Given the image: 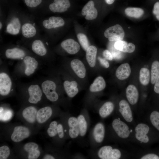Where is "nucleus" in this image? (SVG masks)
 Returning a JSON list of instances; mask_svg holds the SVG:
<instances>
[{
	"label": "nucleus",
	"mask_w": 159,
	"mask_h": 159,
	"mask_svg": "<svg viewBox=\"0 0 159 159\" xmlns=\"http://www.w3.org/2000/svg\"><path fill=\"white\" fill-rule=\"evenodd\" d=\"M4 32L17 35L21 33V25L27 13L18 5L17 0H8Z\"/></svg>",
	"instance_id": "1"
},
{
	"label": "nucleus",
	"mask_w": 159,
	"mask_h": 159,
	"mask_svg": "<svg viewBox=\"0 0 159 159\" xmlns=\"http://www.w3.org/2000/svg\"><path fill=\"white\" fill-rule=\"evenodd\" d=\"M111 129L113 138L117 142L122 144L133 142V127L119 116L115 117L112 120Z\"/></svg>",
	"instance_id": "2"
},
{
	"label": "nucleus",
	"mask_w": 159,
	"mask_h": 159,
	"mask_svg": "<svg viewBox=\"0 0 159 159\" xmlns=\"http://www.w3.org/2000/svg\"><path fill=\"white\" fill-rule=\"evenodd\" d=\"M133 128V142L142 148H147L152 141L151 129L150 125L144 121L136 122Z\"/></svg>",
	"instance_id": "3"
},
{
	"label": "nucleus",
	"mask_w": 159,
	"mask_h": 159,
	"mask_svg": "<svg viewBox=\"0 0 159 159\" xmlns=\"http://www.w3.org/2000/svg\"><path fill=\"white\" fill-rule=\"evenodd\" d=\"M41 32L36 22L35 16L27 13L21 28L20 33L22 39L26 42H29L41 34Z\"/></svg>",
	"instance_id": "4"
},
{
	"label": "nucleus",
	"mask_w": 159,
	"mask_h": 159,
	"mask_svg": "<svg viewBox=\"0 0 159 159\" xmlns=\"http://www.w3.org/2000/svg\"><path fill=\"white\" fill-rule=\"evenodd\" d=\"M97 155L101 159H128L132 157L133 155L132 152L111 145L101 147L98 150Z\"/></svg>",
	"instance_id": "5"
},
{
	"label": "nucleus",
	"mask_w": 159,
	"mask_h": 159,
	"mask_svg": "<svg viewBox=\"0 0 159 159\" xmlns=\"http://www.w3.org/2000/svg\"><path fill=\"white\" fill-rule=\"evenodd\" d=\"M117 113L118 116L129 125L133 127L136 123L134 112L131 105L126 100L122 99L118 104Z\"/></svg>",
	"instance_id": "6"
},
{
	"label": "nucleus",
	"mask_w": 159,
	"mask_h": 159,
	"mask_svg": "<svg viewBox=\"0 0 159 159\" xmlns=\"http://www.w3.org/2000/svg\"><path fill=\"white\" fill-rule=\"evenodd\" d=\"M49 42L47 38L41 34L29 42L30 43L31 49L34 53L39 56L44 57L48 52L47 46Z\"/></svg>",
	"instance_id": "7"
},
{
	"label": "nucleus",
	"mask_w": 159,
	"mask_h": 159,
	"mask_svg": "<svg viewBox=\"0 0 159 159\" xmlns=\"http://www.w3.org/2000/svg\"><path fill=\"white\" fill-rule=\"evenodd\" d=\"M104 35L110 41H117L122 40L125 32L122 27L117 24L108 28L105 31Z\"/></svg>",
	"instance_id": "8"
},
{
	"label": "nucleus",
	"mask_w": 159,
	"mask_h": 159,
	"mask_svg": "<svg viewBox=\"0 0 159 159\" xmlns=\"http://www.w3.org/2000/svg\"><path fill=\"white\" fill-rule=\"evenodd\" d=\"M42 88L48 99L52 102L57 100L58 95L56 91V85L53 81L50 80L44 81L42 84Z\"/></svg>",
	"instance_id": "9"
},
{
	"label": "nucleus",
	"mask_w": 159,
	"mask_h": 159,
	"mask_svg": "<svg viewBox=\"0 0 159 159\" xmlns=\"http://www.w3.org/2000/svg\"><path fill=\"white\" fill-rule=\"evenodd\" d=\"M26 50L19 46H14L9 48L5 50L4 55L6 57L11 59H20L26 55Z\"/></svg>",
	"instance_id": "10"
},
{
	"label": "nucleus",
	"mask_w": 159,
	"mask_h": 159,
	"mask_svg": "<svg viewBox=\"0 0 159 159\" xmlns=\"http://www.w3.org/2000/svg\"><path fill=\"white\" fill-rule=\"evenodd\" d=\"M30 132L29 129L23 126L15 127L11 136V139L14 142H19L28 137Z\"/></svg>",
	"instance_id": "11"
},
{
	"label": "nucleus",
	"mask_w": 159,
	"mask_h": 159,
	"mask_svg": "<svg viewBox=\"0 0 159 159\" xmlns=\"http://www.w3.org/2000/svg\"><path fill=\"white\" fill-rule=\"evenodd\" d=\"M12 82L9 76L5 72L0 74V94L5 96L9 94L12 86Z\"/></svg>",
	"instance_id": "12"
},
{
	"label": "nucleus",
	"mask_w": 159,
	"mask_h": 159,
	"mask_svg": "<svg viewBox=\"0 0 159 159\" xmlns=\"http://www.w3.org/2000/svg\"><path fill=\"white\" fill-rule=\"evenodd\" d=\"M60 46L66 52L71 54L77 53L80 49L78 43L72 39H67L63 41L60 44Z\"/></svg>",
	"instance_id": "13"
},
{
	"label": "nucleus",
	"mask_w": 159,
	"mask_h": 159,
	"mask_svg": "<svg viewBox=\"0 0 159 159\" xmlns=\"http://www.w3.org/2000/svg\"><path fill=\"white\" fill-rule=\"evenodd\" d=\"M106 129L104 124L102 122L97 123L94 127L92 135L94 140L97 143H102L105 137Z\"/></svg>",
	"instance_id": "14"
},
{
	"label": "nucleus",
	"mask_w": 159,
	"mask_h": 159,
	"mask_svg": "<svg viewBox=\"0 0 159 159\" xmlns=\"http://www.w3.org/2000/svg\"><path fill=\"white\" fill-rule=\"evenodd\" d=\"M94 6V1L90 0L85 5L82 9V14L83 16H85V18L86 19L92 20L97 18L98 12Z\"/></svg>",
	"instance_id": "15"
},
{
	"label": "nucleus",
	"mask_w": 159,
	"mask_h": 159,
	"mask_svg": "<svg viewBox=\"0 0 159 159\" xmlns=\"http://www.w3.org/2000/svg\"><path fill=\"white\" fill-rule=\"evenodd\" d=\"M23 59L26 66L24 73L26 75L29 76L34 73L37 68L38 62L34 57L29 55H26Z\"/></svg>",
	"instance_id": "16"
},
{
	"label": "nucleus",
	"mask_w": 159,
	"mask_h": 159,
	"mask_svg": "<svg viewBox=\"0 0 159 159\" xmlns=\"http://www.w3.org/2000/svg\"><path fill=\"white\" fill-rule=\"evenodd\" d=\"M125 94L127 101L130 105L134 106L137 103L139 98V93L135 86L129 85L126 88Z\"/></svg>",
	"instance_id": "17"
},
{
	"label": "nucleus",
	"mask_w": 159,
	"mask_h": 159,
	"mask_svg": "<svg viewBox=\"0 0 159 159\" xmlns=\"http://www.w3.org/2000/svg\"><path fill=\"white\" fill-rule=\"evenodd\" d=\"M29 97V102L32 104H36L39 101L42 95L41 89L37 85H32L29 86L28 89Z\"/></svg>",
	"instance_id": "18"
},
{
	"label": "nucleus",
	"mask_w": 159,
	"mask_h": 159,
	"mask_svg": "<svg viewBox=\"0 0 159 159\" xmlns=\"http://www.w3.org/2000/svg\"><path fill=\"white\" fill-rule=\"evenodd\" d=\"M26 6L30 14L34 16L43 5L44 0H21Z\"/></svg>",
	"instance_id": "19"
},
{
	"label": "nucleus",
	"mask_w": 159,
	"mask_h": 159,
	"mask_svg": "<svg viewBox=\"0 0 159 159\" xmlns=\"http://www.w3.org/2000/svg\"><path fill=\"white\" fill-rule=\"evenodd\" d=\"M69 127V134L72 139L77 138L80 135V129L77 118L75 117H69L68 120Z\"/></svg>",
	"instance_id": "20"
},
{
	"label": "nucleus",
	"mask_w": 159,
	"mask_h": 159,
	"mask_svg": "<svg viewBox=\"0 0 159 159\" xmlns=\"http://www.w3.org/2000/svg\"><path fill=\"white\" fill-rule=\"evenodd\" d=\"M70 65L72 69L79 77L83 78L85 77L86 69L81 61L77 59H74L71 61Z\"/></svg>",
	"instance_id": "21"
},
{
	"label": "nucleus",
	"mask_w": 159,
	"mask_h": 159,
	"mask_svg": "<svg viewBox=\"0 0 159 159\" xmlns=\"http://www.w3.org/2000/svg\"><path fill=\"white\" fill-rule=\"evenodd\" d=\"M143 121L150 123L159 132V112L154 110L147 114H145Z\"/></svg>",
	"instance_id": "22"
},
{
	"label": "nucleus",
	"mask_w": 159,
	"mask_h": 159,
	"mask_svg": "<svg viewBox=\"0 0 159 159\" xmlns=\"http://www.w3.org/2000/svg\"><path fill=\"white\" fill-rule=\"evenodd\" d=\"M38 148V145L34 142L28 143L24 145V148L28 153V159H36L39 157L40 153Z\"/></svg>",
	"instance_id": "23"
},
{
	"label": "nucleus",
	"mask_w": 159,
	"mask_h": 159,
	"mask_svg": "<svg viewBox=\"0 0 159 159\" xmlns=\"http://www.w3.org/2000/svg\"><path fill=\"white\" fill-rule=\"evenodd\" d=\"M131 72V69L129 64L127 63L122 64L117 68L115 72V75L119 80H123L128 78Z\"/></svg>",
	"instance_id": "24"
},
{
	"label": "nucleus",
	"mask_w": 159,
	"mask_h": 159,
	"mask_svg": "<svg viewBox=\"0 0 159 159\" xmlns=\"http://www.w3.org/2000/svg\"><path fill=\"white\" fill-rule=\"evenodd\" d=\"M115 109V105L113 102L110 101L106 102L100 108L99 115L102 118H106L113 113Z\"/></svg>",
	"instance_id": "25"
},
{
	"label": "nucleus",
	"mask_w": 159,
	"mask_h": 159,
	"mask_svg": "<svg viewBox=\"0 0 159 159\" xmlns=\"http://www.w3.org/2000/svg\"><path fill=\"white\" fill-rule=\"evenodd\" d=\"M52 110L51 108L47 106L40 109L38 111L36 119L39 123H42L47 121L51 116Z\"/></svg>",
	"instance_id": "26"
},
{
	"label": "nucleus",
	"mask_w": 159,
	"mask_h": 159,
	"mask_svg": "<svg viewBox=\"0 0 159 159\" xmlns=\"http://www.w3.org/2000/svg\"><path fill=\"white\" fill-rule=\"evenodd\" d=\"M63 86L66 93L70 97H74L79 92L77 83L75 81L66 80L64 82Z\"/></svg>",
	"instance_id": "27"
},
{
	"label": "nucleus",
	"mask_w": 159,
	"mask_h": 159,
	"mask_svg": "<svg viewBox=\"0 0 159 159\" xmlns=\"http://www.w3.org/2000/svg\"><path fill=\"white\" fill-rule=\"evenodd\" d=\"M37 112V110L35 107L29 106L23 110L22 115L27 122L32 123H34L36 120Z\"/></svg>",
	"instance_id": "28"
},
{
	"label": "nucleus",
	"mask_w": 159,
	"mask_h": 159,
	"mask_svg": "<svg viewBox=\"0 0 159 159\" xmlns=\"http://www.w3.org/2000/svg\"><path fill=\"white\" fill-rule=\"evenodd\" d=\"M97 52V49L94 45L90 46L86 51V59L89 65L91 67H94L95 65Z\"/></svg>",
	"instance_id": "29"
},
{
	"label": "nucleus",
	"mask_w": 159,
	"mask_h": 159,
	"mask_svg": "<svg viewBox=\"0 0 159 159\" xmlns=\"http://www.w3.org/2000/svg\"><path fill=\"white\" fill-rule=\"evenodd\" d=\"M106 87V82L103 78L100 76L96 77L90 87L91 92H97L104 90Z\"/></svg>",
	"instance_id": "30"
},
{
	"label": "nucleus",
	"mask_w": 159,
	"mask_h": 159,
	"mask_svg": "<svg viewBox=\"0 0 159 159\" xmlns=\"http://www.w3.org/2000/svg\"><path fill=\"white\" fill-rule=\"evenodd\" d=\"M139 79L141 84L145 86L147 85L150 80L149 70L146 68H141L140 71Z\"/></svg>",
	"instance_id": "31"
},
{
	"label": "nucleus",
	"mask_w": 159,
	"mask_h": 159,
	"mask_svg": "<svg viewBox=\"0 0 159 159\" xmlns=\"http://www.w3.org/2000/svg\"><path fill=\"white\" fill-rule=\"evenodd\" d=\"M77 118L80 129V135L81 137H84L87 130V122L85 117L82 114L79 115Z\"/></svg>",
	"instance_id": "32"
},
{
	"label": "nucleus",
	"mask_w": 159,
	"mask_h": 159,
	"mask_svg": "<svg viewBox=\"0 0 159 159\" xmlns=\"http://www.w3.org/2000/svg\"><path fill=\"white\" fill-rule=\"evenodd\" d=\"M125 11L128 16L136 18L140 17L144 13V11L142 9L137 7H128L125 9Z\"/></svg>",
	"instance_id": "33"
},
{
	"label": "nucleus",
	"mask_w": 159,
	"mask_h": 159,
	"mask_svg": "<svg viewBox=\"0 0 159 159\" xmlns=\"http://www.w3.org/2000/svg\"><path fill=\"white\" fill-rule=\"evenodd\" d=\"M159 75V62L155 61L153 62L151 65V82L154 84Z\"/></svg>",
	"instance_id": "34"
},
{
	"label": "nucleus",
	"mask_w": 159,
	"mask_h": 159,
	"mask_svg": "<svg viewBox=\"0 0 159 159\" xmlns=\"http://www.w3.org/2000/svg\"><path fill=\"white\" fill-rule=\"evenodd\" d=\"M78 40L82 47L86 51L90 46V44L87 36L82 33H79L77 35Z\"/></svg>",
	"instance_id": "35"
},
{
	"label": "nucleus",
	"mask_w": 159,
	"mask_h": 159,
	"mask_svg": "<svg viewBox=\"0 0 159 159\" xmlns=\"http://www.w3.org/2000/svg\"><path fill=\"white\" fill-rule=\"evenodd\" d=\"M57 123L55 121H53L50 123L47 130L48 134L50 137H54L57 134Z\"/></svg>",
	"instance_id": "36"
},
{
	"label": "nucleus",
	"mask_w": 159,
	"mask_h": 159,
	"mask_svg": "<svg viewBox=\"0 0 159 159\" xmlns=\"http://www.w3.org/2000/svg\"><path fill=\"white\" fill-rule=\"evenodd\" d=\"M128 44L125 41L120 40L116 41L114 44V47L116 49L121 52H126Z\"/></svg>",
	"instance_id": "37"
},
{
	"label": "nucleus",
	"mask_w": 159,
	"mask_h": 159,
	"mask_svg": "<svg viewBox=\"0 0 159 159\" xmlns=\"http://www.w3.org/2000/svg\"><path fill=\"white\" fill-rule=\"evenodd\" d=\"M10 153V150L8 146L4 145L1 147L0 148V159H7L9 156Z\"/></svg>",
	"instance_id": "38"
},
{
	"label": "nucleus",
	"mask_w": 159,
	"mask_h": 159,
	"mask_svg": "<svg viewBox=\"0 0 159 159\" xmlns=\"http://www.w3.org/2000/svg\"><path fill=\"white\" fill-rule=\"evenodd\" d=\"M153 13L156 16L157 19L159 20V2H157L154 4Z\"/></svg>",
	"instance_id": "39"
},
{
	"label": "nucleus",
	"mask_w": 159,
	"mask_h": 159,
	"mask_svg": "<svg viewBox=\"0 0 159 159\" xmlns=\"http://www.w3.org/2000/svg\"><path fill=\"white\" fill-rule=\"evenodd\" d=\"M98 59L101 65L105 68H108L110 64L105 59L102 58L100 57H98Z\"/></svg>",
	"instance_id": "40"
},
{
	"label": "nucleus",
	"mask_w": 159,
	"mask_h": 159,
	"mask_svg": "<svg viewBox=\"0 0 159 159\" xmlns=\"http://www.w3.org/2000/svg\"><path fill=\"white\" fill-rule=\"evenodd\" d=\"M57 134L59 138H62L64 136L63 128L62 125L61 124H58L57 127Z\"/></svg>",
	"instance_id": "41"
},
{
	"label": "nucleus",
	"mask_w": 159,
	"mask_h": 159,
	"mask_svg": "<svg viewBox=\"0 0 159 159\" xmlns=\"http://www.w3.org/2000/svg\"><path fill=\"white\" fill-rule=\"evenodd\" d=\"M103 57L106 59L111 61L113 58L111 53L108 50H105L103 52Z\"/></svg>",
	"instance_id": "42"
},
{
	"label": "nucleus",
	"mask_w": 159,
	"mask_h": 159,
	"mask_svg": "<svg viewBox=\"0 0 159 159\" xmlns=\"http://www.w3.org/2000/svg\"><path fill=\"white\" fill-rule=\"evenodd\" d=\"M121 51L115 49V50L112 51V54L113 58L115 59H120L122 57V54Z\"/></svg>",
	"instance_id": "43"
},
{
	"label": "nucleus",
	"mask_w": 159,
	"mask_h": 159,
	"mask_svg": "<svg viewBox=\"0 0 159 159\" xmlns=\"http://www.w3.org/2000/svg\"><path fill=\"white\" fill-rule=\"evenodd\" d=\"M135 49V45L132 43H130L128 44L126 52L132 53L134 52Z\"/></svg>",
	"instance_id": "44"
},
{
	"label": "nucleus",
	"mask_w": 159,
	"mask_h": 159,
	"mask_svg": "<svg viewBox=\"0 0 159 159\" xmlns=\"http://www.w3.org/2000/svg\"><path fill=\"white\" fill-rule=\"evenodd\" d=\"M154 90L156 93L159 94V75L157 77L155 83Z\"/></svg>",
	"instance_id": "45"
},
{
	"label": "nucleus",
	"mask_w": 159,
	"mask_h": 159,
	"mask_svg": "<svg viewBox=\"0 0 159 159\" xmlns=\"http://www.w3.org/2000/svg\"><path fill=\"white\" fill-rule=\"evenodd\" d=\"M43 159H54L55 158L52 156L49 155L47 154L44 156Z\"/></svg>",
	"instance_id": "46"
},
{
	"label": "nucleus",
	"mask_w": 159,
	"mask_h": 159,
	"mask_svg": "<svg viewBox=\"0 0 159 159\" xmlns=\"http://www.w3.org/2000/svg\"><path fill=\"white\" fill-rule=\"evenodd\" d=\"M1 5L3 6H6L7 5L8 0H1Z\"/></svg>",
	"instance_id": "47"
},
{
	"label": "nucleus",
	"mask_w": 159,
	"mask_h": 159,
	"mask_svg": "<svg viewBox=\"0 0 159 159\" xmlns=\"http://www.w3.org/2000/svg\"><path fill=\"white\" fill-rule=\"evenodd\" d=\"M105 1L107 4H111L113 3L115 0H105Z\"/></svg>",
	"instance_id": "48"
}]
</instances>
